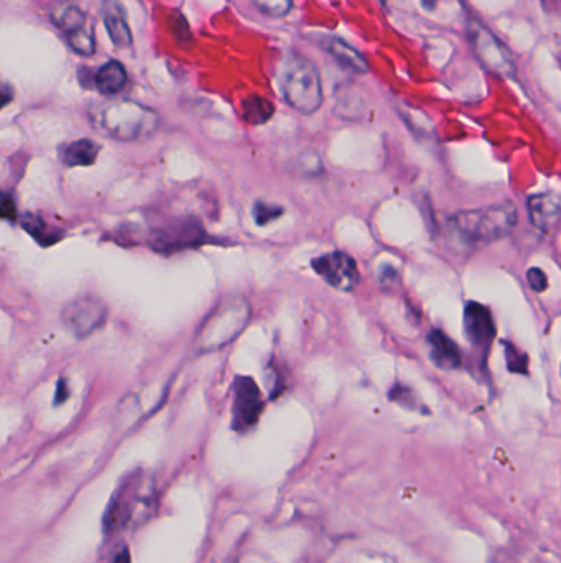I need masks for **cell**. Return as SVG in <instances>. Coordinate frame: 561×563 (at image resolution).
<instances>
[{"instance_id": "cell-1", "label": "cell", "mask_w": 561, "mask_h": 563, "mask_svg": "<svg viewBox=\"0 0 561 563\" xmlns=\"http://www.w3.org/2000/svg\"><path fill=\"white\" fill-rule=\"evenodd\" d=\"M517 208L510 201L458 211L449 218V239L456 249L470 252L478 251L509 236L517 225Z\"/></svg>"}, {"instance_id": "cell-2", "label": "cell", "mask_w": 561, "mask_h": 563, "mask_svg": "<svg viewBox=\"0 0 561 563\" xmlns=\"http://www.w3.org/2000/svg\"><path fill=\"white\" fill-rule=\"evenodd\" d=\"M91 121L99 132L121 142L145 141L160 125L158 114L131 99H111L98 104L92 107Z\"/></svg>"}, {"instance_id": "cell-3", "label": "cell", "mask_w": 561, "mask_h": 563, "mask_svg": "<svg viewBox=\"0 0 561 563\" xmlns=\"http://www.w3.org/2000/svg\"><path fill=\"white\" fill-rule=\"evenodd\" d=\"M152 486L147 482L142 470L123 476L115 488L111 501L102 517V531L107 537L132 529L133 525L149 519L152 511Z\"/></svg>"}, {"instance_id": "cell-4", "label": "cell", "mask_w": 561, "mask_h": 563, "mask_svg": "<svg viewBox=\"0 0 561 563\" xmlns=\"http://www.w3.org/2000/svg\"><path fill=\"white\" fill-rule=\"evenodd\" d=\"M251 315L252 308L247 298L235 295L221 298L198 328L194 349L203 354L231 345L247 328Z\"/></svg>"}, {"instance_id": "cell-5", "label": "cell", "mask_w": 561, "mask_h": 563, "mask_svg": "<svg viewBox=\"0 0 561 563\" xmlns=\"http://www.w3.org/2000/svg\"><path fill=\"white\" fill-rule=\"evenodd\" d=\"M280 88L286 104L296 113H317L323 104V82L317 64L300 53H288L280 64Z\"/></svg>"}, {"instance_id": "cell-6", "label": "cell", "mask_w": 561, "mask_h": 563, "mask_svg": "<svg viewBox=\"0 0 561 563\" xmlns=\"http://www.w3.org/2000/svg\"><path fill=\"white\" fill-rule=\"evenodd\" d=\"M468 38L474 55L486 70L502 78L515 76L517 66L509 48L486 25L478 21H471L468 25Z\"/></svg>"}, {"instance_id": "cell-7", "label": "cell", "mask_w": 561, "mask_h": 563, "mask_svg": "<svg viewBox=\"0 0 561 563\" xmlns=\"http://www.w3.org/2000/svg\"><path fill=\"white\" fill-rule=\"evenodd\" d=\"M206 239L203 226L191 216L172 218L152 229L150 244L158 252H176L203 244Z\"/></svg>"}, {"instance_id": "cell-8", "label": "cell", "mask_w": 561, "mask_h": 563, "mask_svg": "<svg viewBox=\"0 0 561 563\" xmlns=\"http://www.w3.org/2000/svg\"><path fill=\"white\" fill-rule=\"evenodd\" d=\"M109 317V308L101 298L81 295L63 308L62 321L64 328L76 338H88L99 331Z\"/></svg>"}, {"instance_id": "cell-9", "label": "cell", "mask_w": 561, "mask_h": 563, "mask_svg": "<svg viewBox=\"0 0 561 563\" xmlns=\"http://www.w3.org/2000/svg\"><path fill=\"white\" fill-rule=\"evenodd\" d=\"M264 410L262 392L255 380L247 376H237L234 380V400H233V429L237 433L252 431Z\"/></svg>"}, {"instance_id": "cell-10", "label": "cell", "mask_w": 561, "mask_h": 563, "mask_svg": "<svg viewBox=\"0 0 561 563\" xmlns=\"http://www.w3.org/2000/svg\"><path fill=\"white\" fill-rule=\"evenodd\" d=\"M311 267L329 287L339 292H353L359 284V267L346 252L333 251L311 260Z\"/></svg>"}, {"instance_id": "cell-11", "label": "cell", "mask_w": 561, "mask_h": 563, "mask_svg": "<svg viewBox=\"0 0 561 563\" xmlns=\"http://www.w3.org/2000/svg\"><path fill=\"white\" fill-rule=\"evenodd\" d=\"M463 325L466 338L478 348H488L496 337V323L489 308L478 302L466 303Z\"/></svg>"}, {"instance_id": "cell-12", "label": "cell", "mask_w": 561, "mask_h": 563, "mask_svg": "<svg viewBox=\"0 0 561 563\" xmlns=\"http://www.w3.org/2000/svg\"><path fill=\"white\" fill-rule=\"evenodd\" d=\"M529 218L541 233H551L560 221V198L555 193H539L529 198Z\"/></svg>"}, {"instance_id": "cell-13", "label": "cell", "mask_w": 561, "mask_h": 563, "mask_svg": "<svg viewBox=\"0 0 561 563\" xmlns=\"http://www.w3.org/2000/svg\"><path fill=\"white\" fill-rule=\"evenodd\" d=\"M429 359L433 364L445 371L458 369L463 363V356L458 345L449 338L441 329H433L429 333Z\"/></svg>"}, {"instance_id": "cell-14", "label": "cell", "mask_w": 561, "mask_h": 563, "mask_svg": "<svg viewBox=\"0 0 561 563\" xmlns=\"http://www.w3.org/2000/svg\"><path fill=\"white\" fill-rule=\"evenodd\" d=\"M102 19L111 40L119 48H129L132 45V31L129 27L123 9L115 0H106L102 5Z\"/></svg>"}, {"instance_id": "cell-15", "label": "cell", "mask_w": 561, "mask_h": 563, "mask_svg": "<svg viewBox=\"0 0 561 563\" xmlns=\"http://www.w3.org/2000/svg\"><path fill=\"white\" fill-rule=\"evenodd\" d=\"M323 48L347 72L357 74H366L369 72L368 60L346 41L336 37H329L323 40Z\"/></svg>"}, {"instance_id": "cell-16", "label": "cell", "mask_w": 561, "mask_h": 563, "mask_svg": "<svg viewBox=\"0 0 561 563\" xmlns=\"http://www.w3.org/2000/svg\"><path fill=\"white\" fill-rule=\"evenodd\" d=\"M96 88L107 96H114L123 90L127 84V72L119 62L106 63L99 72L96 73Z\"/></svg>"}, {"instance_id": "cell-17", "label": "cell", "mask_w": 561, "mask_h": 563, "mask_svg": "<svg viewBox=\"0 0 561 563\" xmlns=\"http://www.w3.org/2000/svg\"><path fill=\"white\" fill-rule=\"evenodd\" d=\"M99 155V145L89 139L74 141L63 150V162L66 166H89L96 162Z\"/></svg>"}, {"instance_id": "cell-18", "label": "cell", "mask_w": 561, "mask_h": 563, "mask_svg": "<svg viewBox=\"0 0 561 563\" xmlns=\"http://www.w3.org/2000/svg\"><path fill=\"white\" fill-rule=\"evenodd\" d=\"M274 113H276L274 104L262 96H251L242 103L244 121L252 124V125H262V124L268 123Z\"/></svg>"}, {"instance_id": "cell-19", "label": "cell", "mask_w": 561, "mask_h": 563, "mask_svg": "<svg viewBox=\"0 0 561 563\" xmlns=\"http://www.w3.org/2000/svg\"><path fill=\"white\" fill-rule=\"evenodd\" d=\"M53 21L60 30L70 35L72 31L81 30L86 27V15L80 7L72 4H64L53 12Z\"/></svg>"}, {"instance_id": "cell-20", "label": "cell", "mask_w": 561, "mask_h": 563, "mask_svg": "<svg viewBox=\"0 0 561 563\" xmlns=\"http://www.w3.org/2000/svg\"><path fill=\"white\" fill-rule=\"evenodd\" d=\"M21 226H23V229L31 235V236L35 237L37 241H40L43 244H48V243H55V241H58V237L55 236L53 233H51V227L47 226V223L38 218V216L35 215H25L21 218Z\"/></svg>"}, {"instance_id": "cell-21", "label": "cell", "mask_w": 561, "mask_h": 563, "mask_svg": "<svg viewBox=\"0 0 561 563\" xmlns=\"http://www.w3.org/2000/svg\"><path fill=\"white\" fill-rule=\"evenodd\" d=\"M252 4L268 19H284L293 7V0H252Z\"/></svg>"}, {"instance_id": "cell-22", "label": "cell", "mask_w": 561, "mask_h": 563, "mask_svg": "<svg viewBox=\"0 0 561 563\" xmlns=\"http://www.w3.org/2000/svg\"><path fill=\"white\" fill-rule=\"evenodd\" d=\"M68 37V43L74 52L82 56H91L96 50V40L91 30H88L86 27L81 30L72 31Z\"/></svg>"}, {"instance_id": "cell-23", "label": "cell", "mask_w": 561, "mask_h": 563, "mask_svg": "<svg viewBox=\"0 0 561 563\" xmlns=\"http://www.w3.org/2000/svg\"><path fill=\"white\" fill-rule=\"evenodd\" d=\"M388 397H390L392 402H397V404H400V405L405 407V409L419 410L420 407H421V409L427 410L425 409V405L420 404L417 394L410 389L408 386H400V384H398L395 388H392V390L388 392Z\"/></svg>"}, {"instance_id": "cell-24", "label": "cell", "mask_w": 561, "mask_h": 563, "mask_svg": "<svg viewBox=\"0 0 561 563\" xmlns=\"http://www.w3.org/2000/svg\"><path fill=\"white\" fill-rule=\"evenodd\" d=\"M506 346V359H507V368L515 374H527L529 372V358L525 353H522L517 346L504 343Z\"/></svg>"}, {"instance_id": "cell-25", "label": "cell", "mask_w": 561, "mask_h": 563, "mask_svg": "<svg viewBox=\"0 0 561 563\" xmlns=\"http://www.w3.org/2000/svg\"><path fill=\"white\" fill-rule=\"evenodd\" d=\"M282 213H284V208L276 205H268L266 201H257L254 205V218L257 225H268L270 221L276 219Z\"/></svg>"}, {"instance_id": "cell-26", "label": "cell", "mask_w": 561, "mask_h": 563, "mask_svg": "<svg viewBox=\"0 0 561 563\" xmlns=\"http://www.w3.org/2000/svg\"><path fill=\"white\" fill-rule=\"evenodd\" d=\"M527 278H529V286H531V290H535L539 294L545 292L548 287V278L545 276V272L537 267H531V270L527 272Z\"/></svg>"}, {"instance_id": "cell-27", "label": "cell", "mask_w": 561, "mask_h": 563, "mask_svg": "<svg viewBox=\"0 0 561 563\" xmlns=\"http://www.w3.org/2000/svg\"><path fill=\"white\" fill-rule=\"evenodd\" d=\"M0 218H2V219H11V221H13V219L17 218V206H15V201L12 200L11 195L2 193V192H0Z\"/></svg>"}, {"instance_id": "cell-28", "label": "cell", "mask_w": 561, "mask_h": 563, "mask_svg": "<svg viewBox=\"0 0 561 563\" xmlns=\"http://www.w3.org/2000/svg\"><path fill=\"white\" fill-rule=\"evenodd\" d=\"M109 563H132L131 552H129V547H127L125 543L117 545V549L114 550L113 555H111V559H109Z\"/></svg>"}, {"instance_id": "cell-29", "label": "cell", "mask_w": 561, "mask_h": 563, "mask_svg": "<svg viewBox=\"0 0 561 563\" xmlns=\"http://www.w3.org/2000/svg\"><path fill=\"white\" fill-rule=\"evenodd\" d=\"M68 399V388L64 384V380H60L58 382V389H56V396H55V405H60L64 400Z\"/></svg>"}, {"instance_id": "cell-30", "label": "cell", "mask_w": 561, "mask_h": 563, "mask_svg": "<svg viewBox=\"0 0 561 563\" xmlns=\"http://www.w3.org/2000/svg\"><path fill=\"white\" fill-rule=\"evenodd\" d=\"M12 99H13V94H12L11 90L7 86L0 84V109L11 103Z\"/></svg>"}, {"instance_id": "cell-31", "label": "cell", "mask_w": 561, "mask_h": 563, "mask_svg": "<svg viewBox=\"0 0 561 563\" xmlns=\"http://www.w3.org/2000/svg\"><path fill=\"white\" fill-rule=\"evenodd\" d=\"M437 2L438 0H421V5L427 9V11H433L437 7Z\"/></svg>"}, {"instance_id": "cell-32", "label": "cell", "mask_w": 561, "mask_h": 563, "mask_svg": "<svg viewBox=\"0 0 561 563\" xmlns=\"http://www.w3.org/2000/svg\"><path fill=\"white\" fill-rule=\"evenodd\" d=\"M380 2H382V4H384V2H386V0H380Z\"/></svg>"}]
</instances>
